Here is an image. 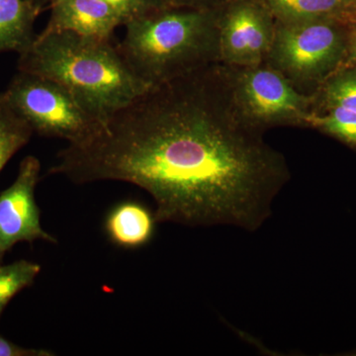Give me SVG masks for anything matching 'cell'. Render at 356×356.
Listing matches in <instances>:
<instances>
[{"label":"cell","instance_id":"obj_15","mask_svg":"<svg viewBox=\"0 0 356 356\" xmlns=\"http://www.w3.org/2000/svg\"><path fill=\"white\" fill-rule=\"evenodd\" d=\"M318 97L320 102L313 107H339L356 113V65L327 77Z\"/></svg>","mask_w":356,"mask_h":356},{"label":"cell","instance_id":"obj_11","mask_svg":"<svg viewBox=\"0 0 356 356\" xmlns=\"http://www.w3.org/2000/svg\"><path fill=\"white\" fill-rule=\"evenodd\" d=\"M38 14L28 0H0V53L21 54L32 44Z\"/></svg>","mask_w":356,"mask_h":356},{"label":"cell","instance_id":"obj_10","mask_svg":"<svg viewBox=\"0 0 356 356\" xmlns=\"http://www.w3.org/2000/svg\"><path fill=\"white\" fill-rule=\"evenodd\" d=\"M156 221L145 206L134 201L118 204L105 220V232L117 247L134 250L151 241Z\"/></svg>","mask_w":356,"mask_h":356},{"label":"cell","instance_id":"obj_6","mask_svg":"<svg viewBox=\"0 0 356 356\" xmlns=\"http://www.w3.org/2000/svg\"><path fill=\"white\" fill-rule=\"evenodd\" d=\"M228 67L234 100L252 125L262 131L275 126L306 127L314 96L300 92L290 79L268 64Z\"/></svg>","mask_w":356,"mask_h":356},{"label":"cell","instance_id":"obj_1","mask_svg":"<svg viewBox=\"0 0 356 356\" xmlns=\"http://www.w3.org/2000/svg\"><path fill=\"white\" fill-rule=\"evenodd\" d=\"M49 175L136 185L153 198L156 222L248 232L270 218L291 177L241 113L222 63L149 88L92 137L67 144Z\"/></svg>","mask_w":356,"mask_h":356},{"label":"cell","instance_id":"obj_19","mask_svg":"<svg viewBox=\"0 0 356 356\" xmlns=\"http://www.w3.org/2000/svg\"><path fill=\"white\" fill-rule=\"evenodd\" d=\"M348 57L353 65H356V25L350 32V40H348Z\"/></svg>","mask_w":356,"mask_h":356},{"label":"cell","instance_id":"obj_20","mask_svg":"<svg viewBox=\"0 0 356 356\" xmlns=\"http://www.w3.org/2000/svg\"><path fill=\"white\" fill-rule=\"evenodd\" d=\"M28 1H29L40 13V11L43 10L44 7H50L53 0H28Z\"/></svg>","mask_w":356,"mask_h":356},{"label":"cell","instance_id":"obj_13","mask_svg":"<svg viewBox=\"0 0 356 356\" xmlns=\"http://www.w3.org/2000/svg\"><path fill=\"white\" fill-rule=\"evenodd\" d=\"M306 127L316 129L356 149V113L339 107H313Z\"/></svg>","mask_w":356,"mask_h":356},{"label":"cell","instance_id":"obj_8","mask_svg":"<svg viewBox=\"0 0 356 356\" xmlns=\"http://www.w3.org/2000/svg\"><path fill=\"white\" fill-rule=\"evenodd\" d=\"M40 172L39 159L26 156L21 161L15 181L0 193V261L18 243H57V238L42 227L35 199Z\"/></svg>","mask_w":356,"mask_h":356},{"label":"cell","instance_id":"obj_18","mask_svg":"<svg viewBox=\"0 0 356 356\" xmlns=\"http://www.w3.org/2000/svg\"><path fill=\"white\" fill-rule=\"evenodd\" d=\"M53 351L41 348H26L0 336V356H54Z\"/></svg>","mask_w":356,"mask_h":356},{"label":"cell","instance_id":"obj_12","mask_svg":"<svg viewBox=\"0 0 356 356\" xmlns=\"http://www.w3.org/2000/svg\"><path fill=\"white\" fill-rule=\"evenodd\" d=\"M280 23L321 19L346 20L350 6L344 0H264Z\"/></svg>","mask_w":356,"mask_h":356},{"label":"cell","instance_id":"obj_7","mask_svg":"<svg viewBox=\"0 0 356 356\" xmlns=\"http://www.w3.org/2000/svg\"><path fill=\"white\" fill-rule=\"evenodd\" d=\"M266 6L243 0L220 18L219 57L233 67L264 64L273 47L275 26Z\"/></svg>","mask_w":356,"mask_h":356},{"label":"cell","instance_id":"obj_9","mask_svg":"<svg viewBox=\"0 0 356 356\" xmlns=\"http://www.w3.org/2000/svg\"><path fill=\"white\" fill-rule=\"evenodd\" d=\"M51 17L44 30L72 31L84 36L111 39L125 25L120 13L104 0H53Z\"/></svg>","mask_w":356,"mask_h":356},{"label":"cell","instance_id":"obj_5","mask_svg":"<svg viewBox=\"0 0 356 356\" xmlns=\"http://www.w3.org/2000/svg\"><path fill=\"white\" fill-rule=\"evenodd\" d=\"M344 21L321 19L275 26L268 65L293 83L325 81L348 54L350 32Z\"/></svg>","mask_w":356,"mask_h":356},{"label":"cell","instance_id":"obj_17","mask_svg":"<svg viewBox=\"0 0 356 356\" xmlns=\"http://www.w3.org/2000/svg\"><path fill=\"white\" fill-rule=\"evenodd\" d=\"M114 7L126 23L168 6L165 0H104Z\"/></svg>","mask_w":356,"mask_h":356},{"label":"cell","instance_id":"obj_22","mask_svg":"<svg viewBox=\"0 0 356 356\" xmlns=\"http://www.w3.org/2000/svg\"><path fill=\"white\" fill-rule=\"evenodd\" d=\"M344 1H346V3H348V6H350V4H353V2H355V0H344Z\"/></svg>","mask_w":356,"mask_h":356},{"label":"cell","instance_id":"obj_2","mask_svg":"<svg viewBox=\"0 0 356 356\" xmlns=\"http://www.w3.org/2000/svg\"><path fill=\"white\" fill-rule=\"evenodd\" d=\"M17 65L62 84L102 123L152 88L130 70L111 39L72 31L44 30L19 54Z\"/></svg>","mask_w":356,"mask_h":356},{"label":"cell","instance_id":"obj_16","mask_svg":"<svg viewBox=\"0 0 356 356\" xmlns=\"http://www.w3.org/2000/svg\"><path fill=\"white\" fill-rule=\"evenodd\" d=\"M40 273V264L25 259L0 266V317L9 302L25 288L31 286Z\"/></svg>","mask_w":356,"mask_h":356},{"label":"cell","instance_id":"obj_3","mask_svg":"<svg viewBox=\"0 0 356 356\" xmlns=\"http://www.w3.org/2000/svg\"><path fill=\"white\" fill-rule=\"evenodd\" d=\"M221 15L202 7L166 6L126 23L119 51L149 86L220 63Z\"/></svg>","mask_w":356,"mask_h":356},{"label":"cell","instance_id":"obj_21","mask_svg":"<svg viewBox=\"0 0 356 356\" xmlns=\"http://www.w3.org/2000/svg\"><path fill=\"white\" fill-rule=\"evenodd\" d=\"M200 1V0H165L166 4L168 3H173L175 4V6H187L189 7H194L196 3H198V2Z\"/></svg>","mask_w":356,"mask_h":356},{"label":"cell","instance_id":"obj_14","mask_svg":"<svg viewBox=\"0 0 356 356\" xmlns=\"http://www.w3.org/2000/svg\"><path fill=\"white\" fill-rule=\"evenodd\" d=\"M34 131L0 93V172L31 139Z\"/></svg>","mask_w":356,"mask_h":356},{"label":"cell","instance_id":"obj_4","mask_svg":"<svg viewBox=\"0 0 356 356\" xmlns=\"http://www.w3.org/2000/svg\"><path fill=\"white\" fill-rule=\"evenodd\" d=\"M1 95L34 133L43 137L76 144L97 133L103 124L65 86L48 77L18 70Z\"/></svg>","mask_w":356,"mask_h":356}]
</instances>
